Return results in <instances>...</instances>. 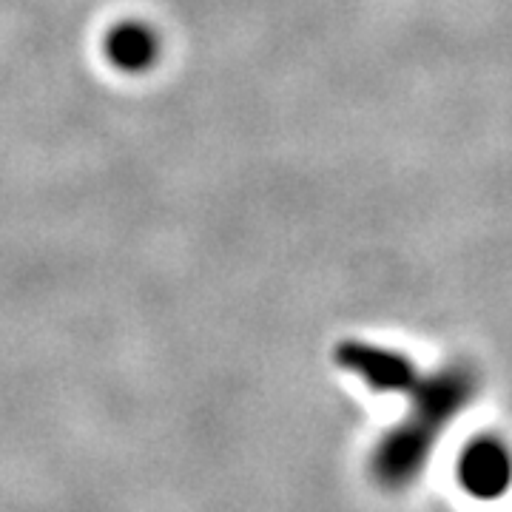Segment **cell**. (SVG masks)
I'll return each instance as SVG.
<instances>
[{
	"label": "cell",
	"mask_w": 512,
	"mask_h": 512,
	"mask_svg": "<svg viewBox=\"0 0 512 512\" xmlns=\"http://www.w3.org/2000/svg\"><path fill=\"white\" fill-rule=\"evenodd\" d=\"M456 484L473 501L493 504L512 490V450L493 433L464 444L456 461Z\"/></svg>",
	"instance_id": "7a4b0ae2"
},
{
	"label": "cell",
	"mask_w": 512,
	"mask_h": 512,
	"mask_svg": "<svg viewBox=\"0 0 512 512\" xmlns=\"http://www.w3.org/2000/svg\"><path fill=\"white\" fill-rule=\"evenodd\" d=\"M476 390V370L461 362L441 367L433 376H421L416 387L407 393V416L393 424L373 447L370 473L376 484L390 493L416 484L444 430L473 402Z\"/></svg>",
	"instance_id": "6da1fadb"
},
{
	"label": "cell",
	"mask_w": 512,
	"mask_h": 512,
	"mask_svg": "<svg viewBox=\"0 0 512 512\" xmlns=\"http://www.w3.org/2000/svg\"><path fill=\"white\" fill-rule=\"evenodd\" d=\"M103 52H106L114 69L126 74H140L154 66V60L160 55V46H157V35L148 29L146 23L123 20L114 29H109V35L103 40Z\"/></svg>",
	"instance_id": "277c9868"
},
{
	"label": "cell",
	"mask_w": 512,
	"mask_h": 512,
	"mask_svg": "<svg viewBox=\"0 0 512 512\" xmlns=\"http://www.w3.org/2000/svg\"><path fill=\"white\" fill-rule=\"evenodd\" d=\"M333 359L342 370L353 373L356 379L373 390V393H410L421 379L419 367L404 353L390 348H379L362 339H345L333 350Z\"/></svg>",
	"instance_id": "3957f363"
}]
</instances>
